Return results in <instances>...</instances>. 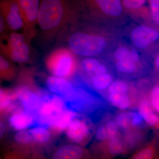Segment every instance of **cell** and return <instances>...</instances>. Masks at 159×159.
<instances>
[{"instance_id": "6da1fadb", "label": "cell", "mask_w": 159, "mask_h": 159, "mask_svg": "<svg viewBox=\"0 0 159 159\" xmlns=\"http://www.w3.org/2000/svg\"><path fill=\"white\" fill-rule=\"evenodd\" d=\"M80 6L77 0H40L37 27L43 41H53L73 20Z\"/></svg>"}, {"instance_id": "7a4b0ae2", "label": "cell", "mask_w": 159, "mask_h": 159, "mask_svg": "<svg viewBox=\"0 0 159 159\" xmlns=\"http://www.w3.org/2000/svg\"><path fill=\"white\" fill-rule=\"evenodd\" d=\"M31 42L22 32L8 31L0 37V53L12 62L24 64L31 58Z\"/></svg>"}, {"instance_id": "3957f363", "label": "cell", "mask_w": 159, "mask_h": 159, "mask_svg": "<svg viewBox=\"0 0 159 159\" xmlns=\"http://www.w3.org/2000/svg\"><path fill=\"white\" fill-rule=\"evenodd\" d=\"M67 45L73 54L89 57L101 54L106 48L107 42L102 36L76 31L69 36Z\"/></svg>"}, {"instance_id": "277c9868", "label": "cell", "mask_w": 159, "mask_h": 159, "mask_svg": "<svg viewBox=\"0 0 159 159\" xmlns=\"http://www.w3.org/2000/svg\"><path fill=\"white\" fill-rule=\"evenodd\" d=\"M68 48H59L51 51L46 57V68L52 76L66 78L75 70L76 60Z\"/></svg>"}, {"instance_id": "5b68a950", "label": "cell", "mask_w": 159, "mask_h": 159, "mask_svg": "<svg viewBox=\"0 0 159 159\" xmlns=\"http://www.w3.org/2000/svg\"><path fill=\"white\" fill-rule=\"evenodd\" d=\"M41 97V105L34 115L36 125L47 127L68 108L65 100L59 96L45 93Z\"/></svg>"}, {"instance_id": "8992f818", "label": "cell", "mask_w": 159, "mask_h": 159, "mask_svg": "<svg viewBox=\"0 0 159 159\" xmlns=\"http://www.w3.org/2000/svg\"><path fill=\"white\" fill-rule=\"evenodd\" d=\"M23 22L22 33L32 40L37 34L40 0H17Z\"/></svg>"}, {"instance_id": "52a82bcc", "label": "cell", "mask_w": 159, "mask_h": 159, "mask_svg": "<svg viewBox=\"0 0 159 159\" xmlns=\"http://www.w3.org/2000/svg\"><path fill=\"white\" fill-rule=\"evenodd\" d=\"M0 15L8 31H22V20L17 0H0Z\"/></svg>"}, {"instance_id": "ba28073f", "label": "cell", "mask_w": 159, "mask_h": 159, "mask_svg": "<svg viewBox=\"0 0 159 159\" xmlns=\"http://www.w3.org/2000/svg\"><path fill=\"white\" fill-rule=\"evenodd\" d=\"M80 6L96 10L107 17L115 18L122 12L121 0H77Z\"/></svg>"}, {"instance_id": "9c48e42d", "label": "cell", "mask_w": 159, "mask_h": 159, "mask_svg": "<svg viewBox=\"0 0 159 159\" xmlns=\"http://www.w3.org/2000/svg\"><path fill=\"white\" fill-rule=\"evenodd\" d=\"M77 116L71 121L65 131L69 140L79 145H83L88 139L90 129L87 122Z\"/></svg>"}, {"instance_id": "30bf717a", "label": "cell", "mask_w": 159, "mask_h": 159, "mask_svg": "<svg viewBox=\"0 0 159 159\" xmlns=\"http://www.w3.org/2000/svg\"><path fill=\"white\" fill-rule=\"evenodd\" d=\"M159 34L154 29L145 25L137 26L133 29L130 39L133 44L139 49L146 48L158 39Z\"/></svg>"}, {"instance_id": "8fae6325", "label": "cell", "mask_w": 159, "mask_h": 159, "mask_svg": "<svg viewBox=\"0 0 159 159\" xmlns=\"http://www.w3.org/2000/svg\"><path fill=\"white\" fill-rule=\"evenodd\" d=\"M13 93L21 107L34 115L41 103V96L26 87L19 88Z\"/></svg>"}, {"instance_id": "7c38bea8", "label": "cell", "mask_w": 159, "mask_h": 159, "mask_svg": "<svg viewBox=\"0 0 159 159\" xmlns=\"http://www.w3.org/2000/svg\"><path fill=\"white\" fill-rule=\"evenodd\" d=\"M46 86L50 93L61 97L65 101L70 97L75 89L66 78L53 76L47 78Z\"/></svg>"}, {"instance_id": "4fadbf2b", "label": "cell", "mask_w": 159, "mask_h": 159, "mask_svg": "<svg viewBox=\"0 0 159 159\" xmlns=\"http://www.w3.org/2000/svg\"><path fill=\"white\" fill-rule=\"evenodd\" d=\"M10 113L9 123L15 130H24L36 125L34 114L22 107H18Z\"/></svg>"}, {"instance_id": "5bb4252c", "label": "cell", "mask_w": 159, "mask_h": 159, "mask_svg": "<svg viewBox=\"0 0 159 159\" xmlns=\"http://www.w3.org/2000/svg\"><path fill=\"white\" fill-rule=\"evenodd\" d=\"M83 148L78 145L68 144L60 147L54 152V159H77L83 156Z\"/></svg>"}, {"instance_id": "9a60e30c", "label": "cell", "mask_w": 159, "mask_h": 159, "mask_svg": "<svg viewBox=\"0 0 159 159\" xmlns=\"http://www.w3.org/2000/svg\"><path fill=\"white\" fill-rule=\"evenodd\" d=\"M77 116L75 111L67 109L51 122L48 127L53 133H60L65 130L71 121Z\"/></svg>"}, {"instance_id": "2e32d148", "label": "cell", "mask_w": 159, "mask_h": 159, "mask_svg": "<svg viewBox=\"0 0 159 159\" xmlns=\"http://www.w3.org/2000/svg\"><path fill=\"white\" fill-rule=\"evenodd\" d=\"M80 67L83 71L92 77L108 73L107 68L99 61L92 57H87L80 63Z\"/></svg>"}, {"instance_id": "e0dca14e", "label": "cell", "mask_w": 159, "mask_h": 159, "mask_svg": "<svg viewBox=\"0 0 159 159\" xmlns=\"http://www.w3.org/2000/svg\"><path fill=\"white\" fill-rule=\"evenodd\" d=\"M17 75V70L13 63L0 53V79L11 81Z\"/></svg>"}, {"instance_id": "ac0fdd59", "label": "cell", "mask_w": 159, "mask_h": 159, "mask_svg": "<svg viewBox=\"0 0 159 159\" xmlns=\"http://www.w3.org/2000/svg\"><path fill=\"white\" fill-rule=\"evenodd\" d=\"M28 130L32 138L33 143L43 145L51 141V132L45 126L37 125Z\"/></svg>"}, {"instance_id": "d6986e66", "label": "cell", "mask_w": 159, "mask_h": 159, "mask_svg": "<svg viewBox=\"0 0 159 159\" xmlns=\"http://www.w3.org/2000/svg\"><path fill=\"white\" fill-rule=\"evenodd\" d=\"M139 112L142 115L144 121L149 125L154 126L158 123L159 117L152 110L148 101H143L140 104Z\"/></svg>"}, {"instance_id": "ffe728a7", "label": "cell", "mask_w": 159, "mask_h": 159, "mask_svg": "<svg viewBox=\"0 0 159 159\" xmlns=\"http://www.w3.org/2000/svg\"><path fill=\"white\" fill-rule=\"evenodd\" d=\"M112 81V77L108 73L92 77L93 86L95 89L99 90L108 89Z\"/></svg>"}, {"instance_id": "44dd1931", "label": "cell", "mask_w": 159, "mask_h": 159, "mask_svg": "<svg viewBox=\"0 0 159 159\" xmlns=\"http://www.w3.org/2000/svg\"><path fill=\"white\" fill-rule=\"evenodd\" d=\"M108 100L111 104L122 110L127 109L130 105L129 98L126 94L110 93Z\"/></svg>"}, {"instance_id": "7402d4cb", "label": "cell", "mask_w": 159, "mask_h": 159, "mask_svg": "<svg viewBox=\"0 0 159 159\" xmlns=\"http://www.w3.org/2000/svg\"><path fill=\"white\" fill-rule=\"evenodd\" d=\"M109 139L108 149L110 153L114 155L122 154L125 149L122 140L119 139L117 135Z\"/></svg>"}, {"instance_id": "603a6c76", "label": "cell", "mask_w": 159, "mask_h": 159, "mask_svg": "<svg viewBox=\"0 0 159 159\" xmlns=\"http://www.w3.org/2000/svg\"><path fill=\"white\" fill-rule=\"evenodd\" d=\"M115 67L119 72L127 74L133 73L137 68L136 63L130 61H117L115 65Z\"/></svg>"}, {"instance_id": "cb8c5ba5", "label": "cell", "mask_w": 159, "mask_h": 159, "mask_svg": "<svg viewBox=\"0 0 159 159\" xmlns=\"http://www.w3.org/2000/svg\"><path fill=\"white\" fill-rule=\"evenodd\" d=\"M108 89L110 93L126 94L128 91V86L125 81L117 80L112 81Z\"/></svg>"}, {"instance_id": "d4e9b609", "label": "cell", "mask_w": 159, "mask_h": 159, "mask_svg": "<svg viewBox=\"0 0 159 159\" xmlns=\"http://www.w3.org/2000/svg\"><path fill=\"white\" fill-rule=\"evenodd\" d=\"M15 142L19 145H29L33 143L32 138L28 129L18 131L14 136Z\"/></svg>"}, {"instance_id": "484cf974", "label": "cell", "mask_w": 159, "mask_h": 159, "mask_svg": "<svg viewBox=\"0 0 159 159\" xmlns=\"http://www.w3.org/2000/svg\"><path fill=\"white\" fill-rule=\"evenodd\" d=\"M115 122L118 127L125 129L129 127L130 124V116L129 113H121L116 117Z\"/></svg>"}, {"instance_id": "4316f807", "label": "cell", "mask_w": 159, "mask_h": 159, "mask_svg": "<svg viewBox=\"0 0 159 159\" xmlns=\"http://www.w3.org/2000/svg\"><path fill=\"white\" fill-rule=\"evenodd\" d=\"M115 57L117 61H130V50L124 47H119L115 51Z\"/></svg>"}, {"instance_id": "83f0119b", "label": "cell", "mask_w": 159, "mask_h": 159, "mask_svg": "<svg viewBox=\"0 0 159 159\" xmlns=\"http://www.w3.org/2000/svg\"><path fill=\"white\" fill-rule=\"evenodd\" d=\"M122 6L129 9H136L145 5L146 0H121Z\"/></svg>"}, {"instance_id": "f1b7e54d", "label": "cell", "mask_w": 159, "mask_h": 159, "mask_svg": "<svg viewBox=\"0 0 159 159\" xmlns=\"http://www.w3.org/2000/svg\"><path fill=\"white\" fill-rule=\"evenodd\" d=\"M152 15L157 24L159 23V0H149Z\"/></svg>"}, {"instance_id": "f546056e", "label": "cell", "mask_w": 159, "mask_h": 159, "mask_svg": "<svg viewBox=\"0 0 159 159\" xmlns=\"http://www.w3.org/2000/svg\"><path fill=\"white\" fill-rule=\"evenodd\" d=\"M153 150L150 148H146L135 154L133 158L135 159H150L153 157Z\"/></svg>"}, {"instance_id": "4dcf8cb0", "label": "cell", "mask_w": 159, "mask_h": 159, "mask_svg": "<svg viewBox=\"0 0 159 159\" xmlns=\"http://www.w3.org/2000/svg\"><path fill=\"white\" fill-rule=\"evenodd\" d=\"M151 103L153 108L158 112L159 111V87L157 86L154 88L151 95Z\"/></svg>"}, {"instance_id": "1f68e13d", "label": "cell", "mask_w": 159, "mask_h": 159, "mask_svg": "<svg viewBox=\"0 0 159 159\" xmlns=\"http://www.w3.org/2000/svg\"><path fill=\"white\" fill-rule=\"evenodd\" d=\"M130 116V124L133 126L138 127L144 123V119L139 112L129 113Z\"/></svg>"}, {"instance_id": "d6a6232c", "label": "cell", "mask_w": 159, "mask_h": 159, "mask_svg": "<svg viewBox=\"0 0 159 159\" xmlns=\"http://www.w3.org/2000/svg\"><path fill=\"white\" fill-rule=\"evenodd\" d=\"M109 135V139L116 136L118 131V127L115 121L110 120L107 122L105 125Z\"/></svg>"}, {"instance_id": "836d02e7", "label": "cell", "mask_w": 159, "mask_h": 159, "mask_svg": "<svg viewBox=\"0 0 159 159\" xmlns=\"http://www.w3.org/2000/svg\"><path fill=\"white\" fill-rule=\"evenodd\" d=\"M96 139L98 141H103L109 139V135L105 126L101 125L97 129L96 133Z\"/></svg>"}, {"instance_id": "e575fe53", "label": "cell", "mask_w": 159, "mask_h": 159, "mask_svg": "<svg viewBox=\"0 0 159 159\" xmlns=\"http://www.w3.org/2000/svg\"><path fill=\"white\" fill-rule=\"evenodd\" d=\"M130 53L132 61L135 63L138 62L140 59V56L137 50L134 49H132L130 50Z\"/></svg>"}, {"instance_id": "d590c367", "label": "cell", "mask_w": 159, "mask_h": 159, "mask_svg": "<svg viewBox=\"0 0 159 159\" xmlns=\"http://www.w3.org/2000/svg\"><path fill=\"white\" fill-rule=\"evenodd\" d=\"M9 31L6 28V25L4 21L0 15V37L5 34L7 31Z\"/></svg>"}, {"instance_id": "8d00e7d4", "label": "cell", "mask_w": 159, "mask_h": 159, "mask_svg": "<svg viewBox=\"0 0 159 159\" xmlns=\"http://www.w3.org/2000/svg\"><path fill=\"white\" fill-rule=\"evenodd\" d=\"M6 126L5 122L0 119V139H2L6 133Z\"/></svg>"}, {"instance_id": "74e56055", "label": "cell", "mask_w": 159, "mask_h": 159, "mask_svg": "<svg viewBox=\"0 0 159 159\" xmlns=\"http://www.w3.org/2000/svg\"><path fill=\"white\" fill-rule=\"evenodd\" d=\"M9 92V91L0 88V100L6 96Z\"/></svg>"}, {"instance_id": "f35d334b", "label": "cell", "mask_w": 159, "mask_h": 159, "mask_svg": "<svg viewBox=\"0 0 159 159\" xmlns=\"http://www.w3.org/2000/svg\"><path fill=\"white\" fill-rule=\"evenodd\" d=\"M159 55H158L157 57L156 60V65L157 67L158 68H159Z\"/></svg>"}, {"instance_id": "ab89813d", "label": "cell", "mask_w": 159, "mask_h": 159, "mask_svg": "<svg viewBox=\"0 0 159 159\" xmlns=\"http://www.w3.org/2000/svg\"><path fill=\"white\" fill-rule=\"evenodd\" d=\"M0 84H1V79H0Z\"/></svg>"}]
</instances>
